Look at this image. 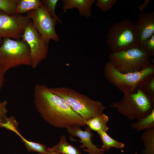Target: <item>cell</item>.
<instances>
[{
	"mask_svg": "<svg viewBox=\"0 0 154 154\" xmlns=\"http://www.w3.org/2000/svg\"><path fill=\"white\" fill-rule=\"evenodd\" d=\"M139 88L149 99L154 101V76L145 81Z\"/></svg>",
	"mask_w": 154,
	"mask_h": 154,
	"instance_id": "obj_22",
	"label": "cell"
},
{
	"mask_svg": "<svg viewBox=\"0 0 154 154\" xmlns=\"http://www.w3.org/2000/svg\"><path fill=\"white\" fill-rule=\"evenodd\" d=\"M90 128L87 126L84 131L80 127H76L67 129L68 132L70 135V140L72 141H78L82 143L79 146L81 148L85 147L82 150L89 154H105L104 151L97 147V145L92 143V138L94 135L91 131Z\"/></svg>",
	"mask_w": 154,
	"mask_h": 154,
	"instance_id": "obj_11",
	"label": "cell"
},
{
	"mask_svg": "<svg viewBox=\"0 0 154 154\" xmlns=\"http://www.w3.org/2000/svg\"><path fill=\"white\" fill-rule=\"evenodd\" d=\"M95 0H62L63 9L66 12L69 9H77L80 14L89 17L91 13V8Z\"/></svg>",
	"mask_w": 154,
	"mask_h": 154,
	"instance_id": "obj_13",
	"label": "cell"
},
{
	"mask_svg": "<svg viewBox=\"0 0 154 154\" xmlns=\"http://www.w3.org/2000/svg\"><path fill=\"white\" fill-rule=\"evenodd\" d=\"M7 103L6 100L2 102L0 101V123L3 122L7 117L6 114L8 112L6 108Z\"/></svg>",
	"mask_w": 154,
	"mask_h": 154,
	"instance_id": "obj_27",
	"label": "cell"
},
{
	"mask_svg": "<svg viewBox=\"0 0 154 154\" xmlns=\"http://www.w3.org/2000/svg\"><path fill=\"white\" fill-rule=\"evenodd\" d=\"M104 71L108 81L123 94L135 92L145 81L154 76V65L152 63L140 71L123 73L109 61L106 64Z\"/></svg>",
	"mask_w": 154,
	"mask_h": 154,
	"instance_id": "obj_2",
	"label": "cell"
},
{
	"mask_svg": "<svg viewBox=\"0 0 154 154\" xmlns=\"http://www.w3.org/2000/svg\"><path fill=\"white\" fill-rule=\"evenodd\" d=\"M50 150L61 154H82L80 150L67 141L66 136L62 135L58 143L51 148H48Z\"/></svg>",
	"mask_w": 154,
	"mask_h": 154,
	"instance_id": "obj_15",
	"label": "cell"
},
{
	"mask_svg": "<svg viewBox=\"0 0 154 154\" xmlns=\"http://www.w3.org/2000/svg\"><path fill=\"white\" fill-rule=\"evenodd\" d=\"M151 1L150 0H146L143 3L139 5L138 6V11L140 12H142L146 7L147 5Z\"/></svg>",
	"mask_w": 154,
	"mask_h": 154,
	"instance_id": "obj_28",
	"label": "cell"
},
{
	"mask_svg": "<svg viewBox=\"0 0 154 154\" xmlns=\"http://www.w3.org/2000/svg\"><path fill=\"white\" fill-rule=\"evenodd\" d=\"M141 138L144 147L142 153L154 154V128L144 130Z\"/></svg>",
	"mask_w": 154,
	"mask_h": 154,
	"instance_id": "obj_16",
	"label": "cell"
},
{
	"mask_svg": "<svg viewBox=\"0 0 154 154\" xmlns=\"http://www.w3.org/2000/svg\"><path fill=\"white\" fill-rule=\"evenodd\" d=\"M42 4L41 1L39 0H19L15 14L27 13L31 10L39 8Z\"/></svg>",
	"mask_w": 154,
	"mask_h": 154,
	"instance_id": "obj_18",
	"label": "cell"
},
{
	"mask_svg": "<svg viewBox=\"0 0 154 154\" xmlns=\"http://www.w3.org/2000/svg\"><path fill=\"white\" fill-rule=\"evenodd\" d=\"M41 1L46 6L48 13L50 17L56 19L57 22L59 23H62V20L57 16L55 12L56 7L58 0H42Z\"/></svg>",
	"mask_w": 154,
	"mask_h": 154,
	"instance_id": "obj_24",
	"label": "cell"
},
{
	"mask_svg": "<svg viewBox=\"0 0 154 154\" xmlns=\"http://www.w3.org/2000/svg\"><path fill=\"white\" fill-rule=\"evenodd\" d=\"M31 21L27 15L20 14L9 15L0 10V46L4 38L21 40Z\"/></svg>",
	"mask_w": 154,
	"mask_h": 154,
	"instance_id": "obj_9",
	"label": "cell"
},
{
	"mask_svg": "<svg viewBox=\"0 0 154 154\" xmlns=\"http://www.w3.org/2000/svg\"><path fill=\"white\" fill-rule=\"evenodd\" d=\"M151 56H154V34L146 40L140 46Z\"/></svg>",
	"mask_w": 154,
	"mask_h": 154,
	"instance_id": "obj_25",
	"label": "cell"
},
{
	"mask_svg": "<svg viewBox=\"0 0 154 154\" xmlns=\"http://www.w3.org/2000/svg\"><path fill=\"white\" fill-rule=\"evenodd\" d=\"M21 38L27 43L29 46L32 59L31 66L35 68L41 61L46 58L48 44L38 33L31 20L27 25Z\"/></svg>",
	"mask_w": 154,
	"mask_h": 154,
	"instance_id": "obj_10",
	"label": "cell"
},
{
	"mask_svg": "<svg viewBox=\"0 0 154 154\" xmlns=\"http://www.w3.org/2000/svg\"><path fill=\"white\" fill-rule=\"evenodd\" d=\"M134 24L140 46L154 34V12H140Z\"/></svg>",
	"mask_w": 154,
	"mask_h": 154,
	"instance_id": "obj_12",
	"label": "cell"
},
{
	"mask_svg": "<svg viewBox=\"0 0 154 154\" xmlns=\"http://www.w3.org/2000/svg\"><path fill=\"white\" fill-rule=\"evenodd\" d=\"M34 93L33 102L38 112L50 125L67 129L86 125L84 120L64 99L51 92L44 84H37Z\"/></svg>",
	"mask_w": 154,
	"mask_h": 154,
	"instance_id": "obj_1",
	"label": "cell"
},
{
	"mask_svg": "<svg viewBox=\"0 0 154 154\" xmlns=\"http://www.w3.org/2000/svg\"><path fill=\"white\" fill-rule=\"evenodd\" d=\"M109 119L108 117L102 113L84 122L91 130L106 132L109 129L107 125Z\"/></svg>",
	"mask_w": 154,
	"mask_h": 154,
	"instance_id": "obj_14",
	"label": "cell"
},
{
	"mask_svg": "<svg viewBox=\"0 0 154 154\" xmlns=\"http://www.w3.org/2000/svg\"><path fill=\"white\" fill-rule=\"evenodd\" d=\"M49 90L52 93L64 99L84 121L103 113L106 109L102 102L92 99L70 88H50Z\"/></svg>",
	"mask_w": 154,
	"mask_h": 154,
	"instance_id": "obj_4",
	"label": "cell"
},
{
	"mask_svg": "<svg viewBox=\"0 0 154 154\" xmlns=\"http://www.w3.org/2000/svg\"><path fill=\"white\" fill-rule=\"evenodd\" d=\"M131 127L137 133L143 130L154 128V109L146 117L132 123Z\"/></svg>",
	"mask_w": 154,
	"mask_h": 154,
	"instance_id": "obj_19",
	"label": "cell"
},
{
	"mask_svg": "<svg viewBox=\"0 0 154 154\" xmlns=\"http://www.w3.org/2000/svg\"><path fill=\"white\" fill-rule=\"evenodd\" d=\"M108 56L115 68L123 73L140 71L151 63V56L140 46L112 52Z\"/></svg>",
	"mask_w": 154,
	"mask_h": 154,
	"instance_id": "obj_7",
	"label": "cell"
},
{
	"mask_svg": "<svg viewBox=\"0 0 154 154\" xmlns=\"http://www.w3.org/2000/svg\"><path fill=\"white\" fill-rule=\"evenodd\" d=\"M4 82V75H0V91L3 86Z\"/></svg>",
	"mask_w": 154,
	"mask_h": 154,
	"instance_id": "obj_29",
	"label": "cell"
},
{
	"mask_svg": "<svg viewBox=\"0 0 154 154\" xmlns=\"http://www.w3.org/2000/svg\"><path fill=\"white\" fill-rule=\"evenodd\" d=\"M110 106L131 121L143 118L154 109V101L149 99L139 88L135 93L123 94L119 102H113Z\"/></svg>",
	"mask_w": 154,
	"mask_h": 154,
	"instance_id": "obj_5",
	"label": "cell"
},
{
	"mask_svg": "<svg viewBox=\"0 0 154 154\" xmlns=\"http://www.w3.org/2000/svg\"><path fill=\"white\" fill-rule=\"evenodd\" d=\"M106 43L112 52L140 46L134 24L125 19L112 25L107 35Z\"/></svg>",
	"mask_w": 154,
	"mask_h": 154,
	"instance_id": "obj_6",
	"label": "cell"
},
{
	"mask_svg": "<svg viewBox=\"0 0 154 154\" xmlns=\"http://www.w3.org/2000/svg\"><path fill=\"white\" fill-rule=\"evenodd\" d=\"M18 123L15 117L11 116L9 117H6L5 120L0 123V127H4L9 130L15 133L19 137L21 135L18 129Z\"/></svg>",
	"mask_w": 154,
	"mask_h": 154,
	"instance_id": "obj_23",
	"label": "cell"
},
{
	"mask_svg": "<svg viewBox=\"0 0 154 154\" xmlns=\"http://www.w3.org/2000/svg\"><path fill=\"white\" fill-rule=\"evenodd\" d=\"M19 0H0V10L6 14L12 15L15 14Z\"/></svg>",
	"mask_w": 154,
	"mask_h": 154,
	"instance_id": "obj_20",
	"label": "cell"
},
{
	"mask_svg": "<svg viewBox=\"0 0 154 154\" xmlns=\"http://www.w3.org/2000/svg\"><path fill=\"white\" fill-rule=\"evenodd\" d=\"M97 132L99 135L103 144V145L101 146V149L104 151H108L112 147L117 149H121L124 147L125 145L123 143L112 138L106 132L99 131Z\"/></svg>",
	"mask_w": 154,
	"mask_h": 154,
	"instance_id": "obj_17",
	"label": "cell"
},
{
	"mask_svg": "<svg viewBox=\"0 0 154 154\" xmlns=\"http://www.w3.org/2000/svg\"><path fill=\"white\" fill-rule=\"evenodd\" d=\"M27 14V17L31 20L37 31L46 42L49 44L51 39L56 42L60 40L55 29L57 22L50 17L44 4L43 3L39 8L30 11Z\"/></svg>",
	"mask_w": 154,
	"mask_h": 154,
	"instance_id": "obj_8",
	"label": "cell"
},
{
	"mask_svg": "<svg viewBox=\"0 0 154 154\" xmlns=\"http://www.w3.org/2000/svg\"><path fill=\"white\" fill-rule=\"evenodd\" d=\"M117 2V0H98L96 5L102 11L106 12L115 5Z\"/></svg>",
	"mask_w": 154,
	"mask_h": 154,
	"instance_id": "obj_26",
	"label": "cell"
},
{
	"mask_svg": "<svg viewBox=\"0 0 154 154\" xmlns=\"http://www.w3.org/2000/svg\"><path fill=\"white\" fill-rule=\"evenodd\" d=\"M29 152H37L41 154H45L46 149V145L38 143L29 141L22 135L20 136Z\"/></svg>",
	"mask_w": 154,
	"mask_h": 154,
	"instance_id": "obj_21",
	"label": "cell"
},
{
	"mask_svg": "<svg viewBox=\"0 0 154 154\" xmlns=\"http://www.w3.org/2000/svg\"><path fill=\"white\" fill-rule=\"evenodd\" d=\"M3 40L0 46V75H4L10 69L21 65L31 66L30 49L26 41L7 37Z\"/></svg>",
	"mask_w": 154,
	"mask_h": 154,
	"instance_id": "obj_3",
	"label": "cell"
},
{
	"mask_svg": "<svg viewBox=\"0 0 154 154\" xmlns=\"http://www.w3.org/2000/svg\"><path fill=\"white\" fill-rule=\"evenodd\" d=\"M45 154H61L55 152L46 148Z\"/></svg>",
	"mask_w": 154,
	"mask_h": 154,
	"instance_id": "obj_30",
	"label": "cell"
}]
</instances>
